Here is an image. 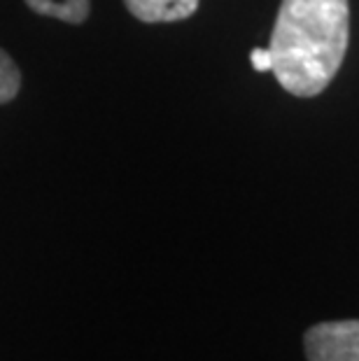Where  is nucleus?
Here are the masks:
<instances>
[{
	"instance_id": "1",
	"label": "nucleus",
	"mask_w": 359,
	"mask_h": 361,
	"mask_svg": "<svg viewBox=\"0 0 359 361\" xmlns=\"http://www.w3.org/2000/svg\"><path fill=\"white\" fill-rule=\"evenodd\" d=\"M348 40V0H282L269 44L271 73L292 96H317L339 73Z\"/></svg>"
},
{
	"instance_id": "2",
	"label": "nucleus",
	"mask_w": 359,
	"mask_h": 361,
	"mask_svg": "<svg viewBox=\"0 0 359 361\" xmlns=\"http://www.w3.org/2000/svg\"><path fill=\"white\" fill-rule=\"evenodd\" d=\"M303 345L308 361H359V319L310 326Z\"/></svg>"
},
{
	"instance_id": "3",
	"label": "nucleus",
	"mask_w": 359,
	"mask_h": 361,
	"mask_svg": "<svg viewBox=\"0 0 359 361\" xmlns=\"http://www.w3.org/2000/svg\"><path fill=\"white\" fill-rule=\"evenodd\" d=\"M124 3L135 19L147 24L182 21L192 17L198 7V0H124Z\"/></svg>"
},
{
	"instance_id": "4",
	"label": "nucleus",
	"mask_w": 359,
	"mask_h": 361,
	"mask_svg": "<svg viewBox=\"0 0 359 361\" xmlns=\"http://www.w3.org/2000/svg\"><path fill=\"white\" fill-rule=\"evenodd\" d=\"M26 3L42 17H54L66 24H82L89 17V0H26Z\"/></svg>"
},
{
	"instance_id": "5",
	"label": "nucleus",
	"mask_w": 359,
	"mask_h": 361,
	"mask_svg": "<svg viewBox=\"0 0 359 361\" xmlns=\"http://www.w3.org/2000/svg\"><path fill=\"white\" fill-rule=\"evenodd\" d=\"M19 87H21V75L17 63L10 59V54L0 49V105L12 101L19 94Z\"/></svg>"
},
{
	"instance_id": "6",
	"label": "nucleus",
	"mask_w": 359,
	"mask_h": 361,
	"mask_svg": "<svg viewBox=\"0 0 359 361\" xmlns=\"http://www.w3.org/2000/svg\"><path fill=\"white\" fill-rule=\"evenodd\" d=\"M250 61H252V68H255L257 73H271L273 71V56H271L269 47H266V49H259V47L252 49Z\"/></svg>"
}]
</instances>
